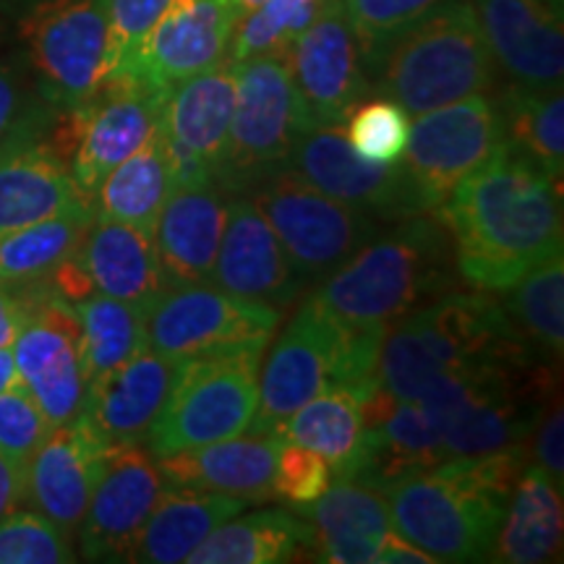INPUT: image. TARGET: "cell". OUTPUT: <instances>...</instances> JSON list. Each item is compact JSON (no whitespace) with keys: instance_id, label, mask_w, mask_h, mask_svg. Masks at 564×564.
<instances>
[{"instance_id":"6da1fadb","label":"cell","mask_w":564,"mask_h":564,"mask_svg":"<svg viewBox=\"0 0 564 564\" xmlns=\"http://www.w3.org/2000/svg\"><path fill=\"white\" fill-rule=\"evenodd\" d=\"M560 183L510 147L457 183L436 215L468 285L502 293L544 259L562 253Z\"/></svg>"},{"instance_id":"7a4b0ae2","label":"cell","mask_w":564,"mask_h":564,"mask_svg":"<svg viewBox=\"0 0 564 564\" xmlns=\"http://www.w3.org/2000/svg\"><path fill=\"white\" fill-rule=\"evenodd\" d=\"M525 447L457 455L387 489L392 531L436 562H484L505 520Z\"/></svg>"},{"instance_id":"3957f363","label":"cell","mask_w":564,"mask_h":564,"mask_svg":"<svg viewBox=\"0 0 564 564\" xmlns=\"http://www.w3.org/2000/svg\"><path fill=\"white\" fill-rule=\"evenodd\" d=\"M455 253L436 212L394 220L308 295L329 319L352 329H387L453 288Z\"/></svg>"},{"instance_id":"277c9868","label":"cell","mask_w":564,"mask_h":564,"mask_svg":"<svg viewBox=\"0 0 564 564\" xmlns=\"http://www.w3.org/2000/svg\"><path fill=\"white\" fill-rule=\"evenodd\" d=\"M518 352L533 350L512 329L502 303L486 291H444L384 329L377 387L394 400H415L457 371Z\"/></svg>"},{"instance_id":"5b68a950","label":"cell","mask_w":564,"mask_h":564,"mask_svg":"<svg viewBox=\"0 0 564 564\" xmlns=\"http://www.w3.org/2000/svg\"><path fill=\"white\" fill-rule=\"evenodd\" d=\"M552 361L518 352L491 358L442 379L421 394L434 415L447 457L525 447L535 421L560 392Z\"/></svg>"},{"instance_id":"8992f818","label":"cell","mask_w":564,"mask_h":564,"mask_svg":"<svg viewBox=\"0 0 564 564\" xmlns=\"http://www.w3.org/2000/svg\"><path fill=\"white\" fill-rule=\"evenodd\" d=\"M369 79L377 95L421 116L484 95L497 79V63L470 0H442L384 47Z\"/></svg>"},{"instance_id":"52a82bcc","label":"cell","mask_w":564,"mask_h":564,"mask_svg":"<svg viewBox=\"0 0 564 564\" xmlns=\"http://www.w3.org/2000/svg\"><path fill=\"white\" fill-rule=\"evenodd\" d=\"M262 356L264 350H232L181 361L147 436L150 453L165 457L249 432L259 405Z\"/></svg>"},{"instance_id":"ba28073f","label":"cell","mask_w":564,"mask_h":564,"mask_svg":"<svg viewBox=\"0 0 564 564\" xmlns=\"http://www.w3.org/2000/svg\"><path fill=\"white\" fill-rule=\"evenodd\" d=\"M236 66V108L215 183L225 196L249 194L285 171L303 131V116L285 53H264Z\"/></svg>"},{"instance_id":"9c48e42d","label":"cell","mask_w":564,"mask_h":564,"mask_svg":"<svg viewBox=\"0 0 564 564\" xmlns=\"http://www.w3.org/2000/svg\"><path fill=\"white\" fill-rule=\"evenodd\" d=\"M19 40L53 108L87 105L108 84V0H32Z\"/></svg>"},{"instance_id":"30bf717a","label":"cell","mask_w":564,"mask_h":564,"mask_svg":"<svg viewBox=\"0 0 564 564\" xmlns=\"http://www.w3.org/2000/svg\"><path fill=\"white\" fill-rule=\"evenodd\" d=\"M246 196L270 223L303 285L322 282L382 232V220L319 192L293 167L270 175Z\"/></svg>"},{"instance_id":"8fae6325","label":"cell","mask_w":564,"mask_h":564,"mask_svg":"<svg viewBox=\"0 0 564 564\" xmlns=\"http://www.w3.org/2000/svg\"><path fill=\"white\" fill-rule=\"evenodd\" d=\"M505 147V123L497 100L474 95L415 116L400 165L421 212H440L457 183Z\"/></svg>"},{"instance_id":"7c38bea8","label":"cell","mask_w":564,"mask_h":564,"mask_svg":"<svg viewBox=\"0 0 564 564\" xmlns=\"http://www.w3.org/2000/svg\"><path fill=\"white\" fill-rule=\"evenodd\" d=\"M282 312L212 288L209 282L171 288L147 314V345L181 364L232 350H264Z\"/></svg>"},{"instance_id":"4fadbf2b","label":"cell","mask_w":564,"mask_h":564,"mask_svg":"<svg viewBox=\"0 0 564 564\" xmlns=\"http://www.w3.org/2000/svg\"><path fill=\"white\" fill-rule=\"evenodd\" d=\"M30 308L13 340L21 384L30 390L51 426L74 421L87 398L82 333L74 306L55 295L47 280L26 282Z\"/></svg>"},{"instance_id":"5bb4252c","label":"cell","mask_w":564,"mask_h":564,"mask_svg":"<svg viewBox=\"0 0 564 564\" xmlns=\"http://www.w3.org/2000/svg\"><path fill=\"white\" fill-rule=\"evenodd\" d=\"M348 329L306 299L285 324L259 373V405L249 432L272 434L327 387H340Z\"/></svg>"},{"instance_id":"9a60e30c","label":"cell","mask_w":564,"mask_h":564,"mask_svg":"<svg viewBox=\"0 0 564 564\" xmlns=\"http://www.w3.org/2000/svg\"><path fill=\"white\" fill-rule=\"evenodd\" d=\"M285 55L306 131L343 126L369 91V76L343 0H324L322 11L288 45Z\"/></svg>"},{"instance_id":"2e32d148","label":"cell","mask_w":564,"mask_h":564,"mask_svg":"<svg viewBox=\"0 0 564 564\" xmlns=\"http://www.w3.org/2000/svg\"><path fill=\"white\" fill-rule=\"evenodd\" d=\"M165 484L158 457L144 442L108 444L79 528L84 560L129 562Z\"/></svg>"},{"instance_id":"e0dca14e","label":"cell","mask_w":564,"mask_h":564,"mask_svg":"<svg viewBox=\"0 0 564 564\" xmlns=\"http://www.w3.org/2000/svg\"><path fill=\"white\" fill-rule=\"evenodd\" d=\"M288 167L319 192L377 220L394 223L408 215H421L403 165L364 160L348 144L343 126H322L301 133Z\"/></svg>"},{"instance_id":"ac0fdd59","label":"cell","mask_w":564,"mask_h":564,"mask_svg":"<svg viewBox=\"0 0 564 564\" xmlns=\"http://www.w3.org/2000/svg\"><path fill=\"white\" fill-rule=\"evenodd\" d=\"M236 108V66L220 61L171 89L160 131L171 152L175 186L215 183Z\"/></svg>"},{"instance_id":"d6986e66","label":"cell","mask_w":564,"mask_h":564,"mask_svg":"<svg viewBox=\"0 0 564 564\" xmlns=\"http://www.w3.org/2000/svg\"><path fill=\"white\" fill-rule=\"evenodd\" d=\"M82 204L91 202L74 183L68 162L53 150L45 116L21 112L0 141V238Z\"/></svg>"},{"instance_id":"ffe728a7","label":"cell","mask_w":564,"mask_h":564,"mask_svg":"<svg viewBox=\"0 0 564 564\" xmlns=\"http://www.w3.org/2000/svg\"><path fill=\"white\" fill-rule=\"evenodd\" d=\"M165 100L167 91L133 76H116L84 105V126L70 158V175L91 204L105 175L160 131Z\"/></svg>"},{"instance_id":"44dd1931","label":"cell","mask_w":564,"mask_h":564,"mask_svg":"<svg viewBox=\"0 0 564 564\" xmlns=\"http://www.w3.org/2000/svg\"><path fill=\"white\" fill-rule=\"evenodd\" d=\"M236 24L228 0H171L129 68L118 76H133L171 95L181 82L225 61Z\"/></svg>"},{"instance_id":"7402d4cb","label":"cell","mask_w":564,"mask_h":564,"mask_svg":"<svg viewBox=\"0 0 564 564\" xmlns=\"http://www.w3.org/2000/svg\"><path fill=\"white\" fill-rule=\"evenodd\" d=\"M494 63L525 87H562L564 0H470Z\"/></svg>"},{"instance_id":"603a6c76","label":"cell","mask_w":564,"mask_h":564,"mask_svg":"<svg viewBox=\"0 0 564 564\" xmlns=\"http://www.w3.org/2000/svg\"><path fill=\"white\" fill-rule=\"evenodd\" d=\"M108 444L79 413L74 421L51 426L40 447L24 463V499L32 510L76 535L102 468Z\"/></svg>"},{"instance_id":"cb8c5ba5","label":"cell","mask_w":564,"mask_h":564,"mask_svg":"<svg viewBox=\"0 0 564 564\" xmlns=\"http://www.w3.org/2000/svg\"><path fill=\"white\" fill-rule=\"evenodd\" d=\"M212 282L225 293L278 312L299 299L303 288L301 274L295 272L270 223L243 194L230 196L228 202V223Z\"/></svg>"},{"instance_id":"d4e9b609","label":"cell","mask_w":564,"mask_h":564,"mask_svg":"<svg viewBox=\"0 0 564 564\" xmlns=\"http://www.w3.org/2000/svg\"><path fill=\"white\" fill-rule=\"evenodd\" d=\"M178 364L144 348L87 384L82 415L105 444L147 442Z\"/></svg>"},{"instance_id":"484cf974","label":"cell","mask_w":564,"mask_h":564,"mask_svg":"<svg viewBox=\"0 0 564 564\" xmlns=\"http://www.w3.org/2000/svg\"><path fill=\"white\" fill-rule=\"evenodd\" d=\"M225 223L228 202L217 183H186L173 188L154 223V249L167 285L212 282Z\"/></svg>"},{"instance_id":"4316f807","label":"cell","mask_w":564,"mask_h":564,"mask_svg":"<svg viewBox=\"0 0 564 564\" xmlns=\"http://www.w3.org/2000/svg\"><path fill=\"white\" fill-rule=\"evenodd\" d=\"M282 440L278 434H238L202 447L158 457L167 484L262 502L272 499V478Z\"/></svg>"},{"instance_id":"83f0119b","label":"cell","mask_w":564,"mask_h":564,"mask_svg":"<svg viewBox=\"0 0 564 564\" xmlns=\"http://www.w3.org/2000/svg\"><path fill=\"white\" fill-rule=\"evenodd\" d=\"M76 259L95 293L133 303L147 314L171 291L154 249V232L150 230L95 215L76 249Z\"/></svg>"},{"instance_id":"f1b7e54d","label":"cell","mask_w":564,"mask_h":564,"mask_svg":"<svg viewBox=\"0 0 564 564\" xmlns=\"http://www.w3.org/2000/svg\"><path fill=\"white\" fill-rule=\"evenodd\" d=\"M312 523L314 560L329 564H366L392 528L387 491L356 478H335L319 499L301 507Z\"/></svg>"},{"instance_id":"f546056e","label":"cell","mask_w":564,"mask_h":564,"mask_svg":"<svg viewBox=\"0 0 564 564\" xmlns=\"http://www.w3.org/2000/svg\"><path fill=\"white\" fill-rule=\"evenodd\" d=\"M251 502L228 494L188 489L165 484L158 505L141 528L129 562L139 564H178L194 554L207 535L236 518Z\"/></svg>"},{"instance_id":"4dcf8cb0","label":"cell","mask_w":564,"mask_h":564,"mask_svg":"<svg viewBox=\"0 0 564 564\" xmlns=\"http://www.w3.org/2000/svg\"><path fill=\"white\" fill-rule=\"evenodd\" d=\"M562 489L539 465H525L514 484L489 560L502 564H544L562 560Z\"/></svg>"},{"instance_id":"1f68e13d","label":"cell","mask_w":564,"mask_h":564,"mask_svg":"<svg viewBox=\"0 0 564 564\" xmlns=\"http://www.w3.org/2000/svg\"><path fill=\"white\" fill-rule=\"evenodd\" d=\"M272 434L322 455L335 478H352L366 455V415L361 394L350 387H327L306 405L278 423Z\"/></svg>"},{"instance_id":"d6a6232c","label":"cell","mask_w":564,"mask_h":564,"mask_svg":"<svg viewBox=\"0 0 564 564\" xmlns=\"http://www.w3.org/2000/svg\"><path fill=\"white\" fill-rule=\"evenodd\" d=\"M312 523L293 510H262L217 525L188 564H280L312 552Z\"/></svg>"},{"instance_id":"836d02e7","label":"cell","mask_w":564,"mask_h":564,"mask_svg":"<svg viewBox=\"0 0 564 564\" xmlns=\"http://www.w3.org/2000/svg\"><path fill=\"white\" fill-rule=\"evenodd\" d=\"M175 188L171 152L162 131L105 175L95 194V215L154 232L162 207Z\"/></svg>"},{"instance_id":"e575fe53","label":"cell","mask_w":564,"mask_h":564,"mask_svg":"<svg viewBox=\"0 0 564 564\" xmlns=\"http://www.w3.org/2000/svg\"><path fill=\"white\" fill-rule=\"evenodd\" d=\"M505 139L512 152L535 162L562 181L564 173V95L562 87H525L512 82L499 95Z\"/></svg>"},{"instance_id":"d590c367","label":"cell","mask_w":564,"mask_h":564,"mask_svg":"<svg viewBox=\"0 0 564 564\" xmlns=\"http://www.w3.org/2000/svg\"><path fill=\"white\" fill-rule=\"evenodd\" d=\"M507 319L528 348L560 364L564 350V262L554 253L502 291Z\"/></svg>"},{"instance_id":"8d00e7d4","label":"cell","mask_w":564,"mask_h":564,"mask_svg":"<svg viewBox=\"0 0 564 564\" xmlns=\"http://www.w3.org/2000/svg\"><path fill=\"white\" fill-rule=\"evenodd\" d=\"M91 220L95 207L82 204L0 238V282L26 285L45 280L70 253H76Z\"/></svg>"},{"instance_id":"74e56055","label":"cell","mask_w":564,"mask_h":564,"mask_svg":"<svg viewBox=\"0 0 564 564\" xmlns=\"http://www.w3.org/2000/svg\"><path fill=\"white\" fill-rule=\"evenodd\" d=\"M70 306L79 319L82 364L87 384L129 361L139 350L150 348L144 308L102 293H91Z\"/></svg>"},{"instance_id":"f35d334b","label":"cell","mask_w":564,"mask_h":564,"mask_svg":"<svg viewBox=\"0 0 564 564\" xmlns=\"http://www.w3.org/2000/svg\"><path fill=\"white\" fill-rule=\"evenodd\" d=\"M324 0H267L259 11L238 19L228 61L241 63L264 53H285L288 45L312 24Z\"/></svg>"},{"instance_id":"ab89813d","label":"cell","mask_w":564,"mask_h":564,"mask_svg":"<svg viewBox=\"0 0 564 564\" xmlns=\"http://www.w3.org/2000/svg\"><path fill=\"white\" fill-rule=\"evenodd\" d=\"M345 139L364 160L394 165L403 160L408 137H411V116L392 102L390 97L361 100L345 118Z\"/></svg>"},{"instance_id":"60d3db41","label":"cell","mask_w":564,"mask_h":564,"mask_svg":"<svg viewBox=\"0 0 564 564\" xmlns=\"http://www.w3.org/2000/svg\"><path fill=\"white\" fill-rule=\"evenodd\" d=\"M442 0H343L345 17L356 34L358 51L369 76V68L379 61L384 47L415 24Z\"/></svg>"},{"instance_id":"b9f144b4","label":"cell","mask_w":564,"mask_h":564,"mask_svg":"<svg viewBox=\"0 0 564 564\" xmlns=\"http://www.w3.org/2000/svg\"><path fill=\"white\" fill-rule=\"evenodd\" d=\"M76 562L70 535L37 510H13L0 520V564Z\"/></svg>"},{"instance_id":"7bdbcfd3","label":"cell","mask_w":564,"mask_h":564,"mask_svg":"<svg viewBox=\"0 0 564 564\" xmlns=\"http://www.w3.org/2000/svg\"><path fill=\"white\" fill-rule=\"evenodd\" d=\"M171 0H108V82L123 74Z\"/></svg>"},{"instance_id":"ee69618b","label":"cell","mask_w":564,"mask_h":564,"mask_svg":"<svg viewBox=\"0 0 564 564\" xmlns=\"http://www.w3.org/2000/svg\"><path fill=\"white\" fill-rule=\"evenodd\" d=\"M47 432L51 423L24 384L0 392V455L24 465Z\"/></svg>"},{"instance_id":"f6af8a7d","label":"cell","mask_w":564,"mask_h":564,"mask_svg":"<svg viewBox=\"0 0 564 564\" xmlns=\"http://www.w3.org/2000/svg\"><path fill=\"white\" fill-rule=\"evenodd\" d=\"M333 484V468L322 455L299 444L282 442L278 465H274L272 497L285 499L288 505L303 507L319 499Z\"/></svg>"},{"instance_id":"bcb514c9","label":"cell","mask_w":564,"mask_h":564,"mask_svg":"<svg viewBox=\"0 0 564 564\" xmlns=\"http://www.w3.org/2000/svg\"><path fill=\"white\" fill-rule=\"evenodd\" d=\"M531 453L544 474L560 486L564 484V411H562V394L556 392L549 400L541 419L535 421L531 434Z\"/></svg>"},{"instance_id":"7dc6e473","label":"cell","mask_w":564,"mask_h":564,"mask_svg":"<svg viewBox=\"0 0 564 564\" xmlns=\"http://www.w3.org/2000/svg\"><path fill=\"white\" fill-rule=\"evenodd\" d=\"M30 308V293L24 285L0 282V348H11Z\"/></svg>"},{"instance_id":"c3c4849f","label":"cell","mask_w":564,"mask_h":564,"mask_svg":"<svg viewBox=\"0 0 564 564\" xmlns=\"http://www.w3.org/2000/svg\"><path fill=\"white\" fill-rule=\"evenodd\" d=\"M373 562L379 564H436V560L429 552H423L421 546L411 544V541L403 539L398 531H387L379 541L377 556Z\"/></svg>"},{"instance_id":"681fc988","label":"cell","mask_w":564,"mask_h":564,"mask_svg":"<svg viewBox=\"0 0 564 564\" xmlns=\"http://www.w3.org/2000/svg\"><path fill=\"white\" fill-rule=\"evenodd\" d=\"M21 116V82L11 63H0V141Z\"/></svg>"},{"instance_id":"f907efd6","label":"cell","mask_w":564,"mask_h":564,"mask_svg":"<svg viewBox=\"0 0 564 564\" xmlns=\"http://www.w3.org/2000/svg\"><path fill=\"white\" fill-rule=\"evenodd\" d=\"M24 502V465L0 455V520Z\"/></svg>"},{"instance_id":"816d5d0a","label":"cell","mask_w":564,"mask_h":564,"mask_svg":"<svg viewBox=\"0 0 564 564\" xmlns=\"http://www.w3.org/2000/svg\"><path fill=\"white\" fill-rule=\"evenodd\" d=\"M21 382L17 358H13V348H0V392L11 390Z\"/></svg>"},{"instance_id":"f5cc1de1","label":"cell","mask_w":564,"mask_h":564,"mask_svg":"<svg viewBox=\"0 0 564 564\" xmlns=\"http://www.w3.org/2000/svg\"><path fill=\"white\" fill-rule=\"evenodd\" d=\"M228 3H230V9L236 11V17L243 19V17H249V13L262 9L267 0H228Z\"/></svg>"}]
</instances>
